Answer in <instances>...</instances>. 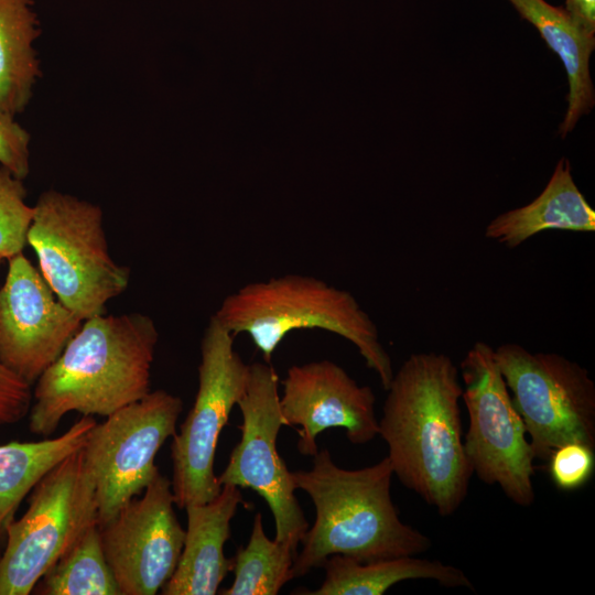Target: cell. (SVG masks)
Returning a JSON list of instances; mask_svg holds the SVG:
<instances>
[{"instance_id": "26", "label": "cell", "mask_w": 595, "mask_h": 595, "mask_svg": "<svg viewBox=\"0 0 595 595\" xmlns=\"http://www.w3.org/2000/svg\"><path fill=\"white\" fill-rule=\"evenodd\" d=\"M31 388L0 363V426L15 424L29 414Z\"/></svg>"}, {"instance_id": "1", "label": "cell", "mask_w": 595, "mask_h": 595, "mask_svg": "<svg viewBox=\"0 0 595 595\" xmlns=\"http://www.w3.org/2000/svg\"><path fill=\"white\" fill-rule=\"evenodd\" d=\"M386 390L378 434L393 475L440 516H452L466 499L473 475L464 450L457 367L445 354H411Z\"/></svg>"}, {"instance_id": "5", "label": "cell", "mask_w": 595, "mask_h": 595, "mask_svg": "<svg viewBox=\"0 0 595 595\" xmlns=\"http://www.w3.org/2000/svg\"><path fill=\"white\" fill-rule=\"evenodd\" d=\"M28 245L56 298L82 321L105 314L125 292L130 269L110 256L100 206L56 190L33 206Z\"/></svg>"}, {"instance_id": "27", "label": "cell", "mask_w": 595, "mask_h": 595, "mask_svg": "<svg viewBox=\"0 0 595 595\" xmlns=\"http://www.w3.org/2000/svg\"><path fill=\"white\" fill-rule=\"evenodd\" d=\"M563 7L583 29L595 34V0H564Z\"/></svg>"}, {"instance_id": "18", "label": "cell", "mask_w": 595, "mask_h": 595, "mask_svg": "<svg viewBox=\"0 0 595 595\" xmlns=\"http://www.w3.org/2000/svg\"><path fill=\"white\" fill-rule=\"evenodd\" d=\"M325 577L310 595H381L392 585L408 580H432L448 588L473 589L465 572L437 560L415 555L358 562L351 558L334 554L323 564Z\"/></svg>"}, {"instance_id": "17", "label": "cell", "mask_w": 595, "mask_h": 595, "mask_svg": "<svg viewBox=\"0 0 595 595\" xmlns=\"http://www.w3.org/2000/svg\"><path fill=\"white\" fill-rule=\"evenodd\" d=\"M551 229L595 230V210L575 184L570 161L564 156L542 192L529 204L493 218L486 226L485 237L512 249Z\"/></svg>"}, {"instance_id": "16", "label": "cell", "mask_w": 595, "mask_h": 595, "mask_svg": "<svg viewBox=\"0 0 595 595\" xmlns=\"http://www.w3.org/2000/svg\"><path fill=\"white\" fill-rule=\"evenodd\" d=\"M521 20L530 23L548 48L561 60L565 69L569 93L567 108L558 133L564 139L578 120L595 106V88L591 75V56L595 34L583 29L564 9L547 0H506Z\"/></svg>"}, {"instance_id": "13", "label": "cell", "mask_w": 595, "mask_h": 595, "mask_svg": "<svg viewBox=\"0 0 595 595\" xmlns=\"http://www.w3.org/2000/svg\"><path fill=\"white\" fill-rule=\"evenodd\" d=\"M8 262L0 286V363L32 387L83 321L56 298L22 252Z\"/></svg>"}, {"instance_id": "9", "label": "cell", "mask_w": 595, "mask_h": 595, "mask_svg": "<svg viewBox=\"0 0 595 595\" xmlns=\"http://www.w3.org/2000/svg\"><path fill=\"white\" fill-rule=\"evenodd\" d=\"M462 399L468 412L464 450L473 474L498 486L520 507L533 504L534 455L524 423L512 404L495 349L476 342L459 365Z\"/></svg>"}, {"instance_id": "15", "label": "cell", "mask_w": 595, "mask_h": 595, "mask_svg": "<svg viewBox=\"0 0 595 595\" xmlns=\"http://www.w3.org/2000/svg\"><path fill=\"white\" fill-rule=\"evenodd\" d=\"M242 502L240 487L225 484L213 500L185 508L187 528L182 553L173 575L161 588L163 595L218 593L232 569L224 545L230 537V521Z\"/></svg>"}, {"instance_id": "20", "label": "cell", "mask_w": 595, "mask_h": 595, "mask_svg": "<svg viewBox=\"0 0 595 595\" xmlns=\"http://www.w3.org/2000/svg\"><path fill=\"white\" fill-rule=\"evenodd\" d=\"M33 6V0H0V111L14 117L25 110L42 76Z\"/></svg>"}, {"instance_id": "3", "label": "cell", "mask_w": 595, "mask_h": 595, "mask_svg": "<svg viewBox=\"0 0 595 595\" xmlns=\"http://www.w3.org/2000/svg\"><path fill=\"white\" fill-rule=\"evenodd\" d=\"M391 463L386 456L358 469L337 466L328 450L317 451L312 468L292 472L296 489L315 507V520L295 554L294 577L321 567L334 554L371 562L426 552L431 539L404 523L391 494Z\"/></svg>"}, {"instance_id": "24", "label": "cell", "mask_w": 595, "mask_h": 595, "mask_svg": "<svg viewBox=\"0 0 595 595\" xmlns=\"http://www.w3.org/2000/svg\"><path fill=\"white\" fill-rule=\"evenodd\" d=\"M595 470V448L569 442L552 451L548 458V472L553 485L562 491L584 487Z\"/></svg>"}, {"instance_id": "6", "label": "cell", "mask_w": 595, "mask_h": 595, "mask_svg": "<svg viewBox=\"0 0 595 595\" xmlns=\"http://www.w3.org/2000/svg\"><path fill=\"white\" fill-rule=\"evenodd\" d=\"M28 509L6 532L0 595H28L41 577L98 523L94 485L82 450L51 469L31 490Z\"/></svg>"}, {"instance_id": "22", "label": "cell", "mask_w": 595, "mask_h": 595, "mask_svg": "<svg viewBox=\"0 0 595 595\" xmlns=\"http://www.w3.org/2000/svg\"><path fill=\"white\" fill-rule=\"evenodd\" d=\"M296 552L288 544L270 540L257 512L249 541L231 559L234 581L223 595H275L294 578L293 563Z\"/></svg>"}, {"instance_id": "7", "label": "cell", "mask_w": 595, "mask_h": 595, "mask_svg": "<svg viewBox=\"0 0 595 595\" xmlns=\"http://www.w3.org/2000/svg\"><path fill=\"white\" fill-rule=\"evenodd\" d=\"M234 338L213 314L201 342L195 400L180 431L172 436L171 487L180 509L206 504L221 490L214 473L216 447L249 378V365L236 351Z\"/></svg>"}, {"instance_id": "23", "label": "cell", "mask_w": 595, "mask_h": 595, "mask_svg": "<svg viewBox=\"0 0 595 595\" xmlns=\"http://www.w3.org/2000/svg\"><path fill=\"white\" fill-rule=\"evenodd\" d=\"M23 180L0 165V259L9 260L28 245L34 208L25 203Z\"/></svg>"}, {"instance_id": "10", "label": "cell", "mask_w": 595, "mask_h": 595, "mask_svg": "<svg viewBox=\"0 0 595 595\" xmlns=\"http://www.w3.org/2000/svg\"><path fill=\"white\" fill-rule=\"evenodd\" d=\"M182 410L178 396L158 389L93 428L82 454L95 488L98 526L141 495L160 472L156 454L176 432Z\"/></svg>"}, {"instance_id": "4", "label": "cell", "mask_w": 595, "mask_h": 595, "mask_svg": "<svg viewBox=\"0 0 595 595\" xmlns=\"http://www.w3.org/2000/svg\"><path fill=\"white\" fill-rule=\"evenodd\" d=\"M234 336L247 334L266 363L295 329L318 328L350 342L383 389L393 377L391 358L377 325L356 298L322 279L290 273L245 284L227 295L216 313Z\"/></svg>"}, {"instance_id": "11", "label": "cell", "mask_w": 595, "mask_h": 595, "mask_svg": "<svg viewBox=\"0 0 595 595\" xmlns=\"http://www.w3.org/2000/svg\"><path fill=\"white\" fill-rule=\"evenodd\" d=\"M237 405L242 415L241 437L218 482L250 488L263 498L274 519V539L296 552L309 523L294 495L292 472L277 450V437L285 423L279 377L271 364L249 365L247 387Z\"/></svg>"}, {"instance_id": "2", "label": "cell", "mask_w": 595, "mask_h": 595, "mask_svg": "<svg viewBox=\"0 0 595 595\" xmlns=\"http://www.w3.org/2000/svg\"><path fill=\"white\" fill-rule=\"evenodd\" d=\"M159 332L147 314L84 320L61 355L34 383L29 429L50 436L69 412L109 416L151 386Z\"/></svg>"}, {"instance_id": "8", "label": "cell", "mask_w": 595, "mask_h": 595, "mask_svg": "<svg viewBox=\"0 0 595 595\" xmlns=\"http://www.w3.org/2000/svg\"><path fill=\"white\" fill-rule=\"evenodd\" d=\"M495 358L534 458L548 461L569 442L595 448V383L587 369L560 354L533 353L516 343L498 346Z\"/></svg>"}, {"instance_id": "12", "label": "cell", "mask_w": 595, "mask_h": 595, "mask_svg": "<svg viewBox=\"0 0 595 595\" xmlns=\"http://www.w3.org/2000/svg\"><path fill=\"white\" fill-rule=\"evenodd\" d=\"M174 505L171 479L159 472L140 498L98 526L121 595H154L173 575L185 539Z\"/></svg>"}, {"instance_id": "21", "label": "cell", "mask_w": 595, "mask_h": 595, "mask_svg": "<svg viewBox=\"0 0 595 595\" xmlns=\"http://www.w3.org/2000/svg\"><path fill=\"white\" fill-rule=\"evenodd\" d=\"M40 595H121L106 560L98 523L41 577L33 592Z\"/></svg>"}, {"instance_id": "19", "label": "cell", "mask_w": 595, "mask_h": 595, "mask_svg": "<svg viewBox=\"0 0 595 595\" xmlns=\"http://www.w3.org/2000/svg\"><path fill=\"white\" fill-rule=\"evenodd\" d=\"M96 423L83 415L54 439L0 445V541L23 499L51 469L84 447Z\"/></svg>"}, {"instance_id": "14", "label": "cell", "mask_w": 595, "mask_h": 595, "mask_svg": "<svg viewBox=\"0 0 595 595\" xmlns=\"http://www.w3.org/2000/svg\"><path fill=\"white\" fill-rule=\"evenodd\" d=\"M280 407L285 425H299L298 450L314 456L317 435L344 428L353 444H366L378 435L376 397L344 368L328 359L291 366L282 380Z\"/></svg>"}, {"instance_id": "25", "label": "cell", "mask_w": 595, "mask_h": 595, "mask_svg": "<svg viewBox=\"0 0 595 595\" xmlns=\"http://www.w3.org/2000/svg\"><path fill=\"white\" fill-rule=\"evenodd\" d=\"M30 133L14 116L0 111V165L21 180L30 173Z\"/></svg>"}]
</instances>
